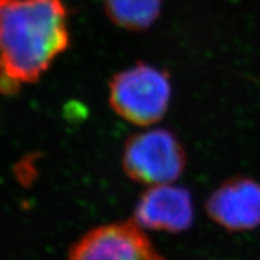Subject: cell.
Instances as JSON below:
<instances>
[{
	"label": "cell",
	"mask_w": 260,
	"mask_h": 260,
	"mask_svg": "<svg viewBox=\"0 0 260 260\" xmlns=\"http://www.w3.org/2000/svg\"><path fill=\"white\" fill-rule=\"evenodd\" d=\"M194 220V205L186 188L152 186L140 197L134 210V223L142 229L182 233Z\"/></svg>",
	"instance_id": "obj_5"
},
{
	"label": "cell",
	"mask_w": 260,
	"mask_h": 260,
	"mask_svg": "<svg viewBox=\"0 0 260 260\" xmlns=\"http://www.w3.org/2000/svg\"><path fill=\"white\" fill-rule=\"evenodd\" d=\"M68 260H165L134 222L111 223L86 233L71 247Z\"/></svg>",
	"instance_id": "obj_4"
},
{
	"label": "cell",
	"mask_w": 260,
	"mask_h": 260,
	"mask_svg": "<svg viewBox=\"0 0 260 260\" xmlns=\"http://www.w3.org/2000/svg\"><path fill=\"white\" fill-rule=\"evenodd\" d=\"M210 218L229 232H246L260 225V183L248 177L224 182L206 201Z\"/></svg>",
	"instance_id": "obj_6"
},
{
	"label": "cell",
	"mask_w": 260,
	"mask_h": 260,
	"mask_svg": "<svg viewBox=\"0 0 260 260\" xmlns=\"http://www.w3.org/2000/svg\"><path fill=\"white\" fill-rule=\"evenodd\" d=\"M122 165L130 180L160 186L177 180L187 165V153L174 133L151 129L126 140Z\"/></svg>",
	"instance_id": "obj_3"
},
{
	"label": "cell",
	"mask_w": 260,
	"mask_h": 260,
	"mask_svg": "<svg viewBox=\"0 0 260 260\" xmlns=\"http://www.w3.org/2000/svg\"><path fill=\"white\" fill-rule=\"evenodd\" d=\"M70 45L63 0H0V74L37 82Z\"/></svg>",
	"instance_id": "obj_1"
},
{
	"label": "cell",
	"mask_w": 260,
	"mask_h": 260,
	"mask_svg": "<svg viewBox=\"0 0 260 260\" xmlns=\"http://www.w3.org/2000/svg\"><path fill=\"white\" fill-rule=\"evenodd\" d=\"M105 10L112 22L129 30H147L157 21L161 0H105Z\"/></svg>",
	"instance_id": "obj_7"
},
{
	"label": "cell",
	"mask_w": 260,
	"mask_h": 260,
	"mask_svg": "<svg viewBox=\"0 0 260 260\" xmlns=\"http://www.w3.org/2000/svg\"><path fill=\"white\" fill-rule=\"evenodd\" d=\"M171 99V82L167 71L139 63L113 76L109 102L123 119L147 126L160 121Z\"/></svg>",
	"instance_id": "obj_2"
}]
</instances>
